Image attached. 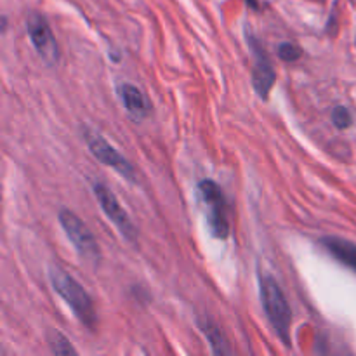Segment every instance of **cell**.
Masks as SVG:
<instances>
[{
    "instance_id": "15",
    "label": "cell",
    "mask_w": 356,
    "mask_h": 356,
    "mask_svg": "<svg viewBox=\"0 0 356 356\" xmlns=\"http://www.w3.org/2000/svg\"><path fill=\"white\" fill-rule=\"evenodd\" d=\"M332 122L337 129H348L351 125V122H353V118H351V113L348 108L336 106L332 110Z\"/></svg>"
},
{
    "instance_id": "13",
    "label": "cell",
    "mask_w": 356,
    "mask_h": 356,
    "mask_svg": "<svg viewBox=\"0 0 356 356\" xmlns=\"http://www.w3.org/2000/svg\"><path fill=\"white\" fill-rule=\"evenodd\" d=\"M49 348H51L52 353L58 356L76 355V350L72 346V343H70L61 332H58V330H51V332H49Z\"/></svg>"
},
{
    "instance_id": "9",
    "label": "cell",
    "mask_w": 356,
    "mask_h": 356,
    "mask_svg": "<svg viewBox=\"0 0 356 356\" xmlns=\"http://www.w3.org/2000/svg\"><path fill=\"white\" fill-rule=\"evenodd\" d=\"M320 243L334 259H337L341 264H344L356 273V243L341 238V236H323Z\"/></svg>"
},
{
    "instance_id": "2",
    "label": "cell",
    "mask_w": 356,
    "mask_h": 356,
    "mask_svg": "<svg viewBox=\"0 0 356 356\" xmlns=\"http://www.w3.org/2000/svg\"><path fill=\"white\" fill-rule=\"evenodd\" d=\"M259 294L268 320L285 346H291L292 312L280 285L271 275H259Z\"/></svg>"
},
{
    "instance_id": "4",
    "label": "cell",
    "mask_w": 356,
    "mask_h": 356,
    "mask_svg": "<svg viewBox=\"0 0 356 356\" xmlns=\"http://www.w3.org/2000/svg\"><path fill=\"white\" fill-rule=\"evenodd\" d=\"M82 136L83 139H86L87 146H89L90 153H92L101 163L115 169L122 177H125V179L131 181V183H136L134 167H132L131 163L127 162V159H125L117 148H113L99 132L92 131V129L89 127H82Z\"/></svg>"
},
{
    "instance_id": "12",
    "label": "cell",
    "mask_w": 356,
    "mask_h": 356,
    "mask_svg": "<svg viewBox=\"0 0 356 356\" xmlns=\"http://www.w3.org/2000/svg\"><path fill=\"white\" fill-rule=\"evenodd\" d=\"M198 191H200L202 200H204L209 207H212V205H226L222 190L219 188L218 183H214V181H200V183H198Z\"/></svg>"
},
{
    "instance_id": "14",
    "label": "cell",
    "mask_w": 356,
    "mask_h": 356,
    "mask_svg": "<svg viewBox=\"0 0 356 356\" xmlns=\"http://www.w3.org/2000/svg\"><path fill=\"white\" fill-rule=\"evenodd\" d=\"M302 56V49L298 44H292V42H284V44L278 45V58L285 63H294L298 61Z\"/></svg>"
},
{
    "instance_id": "11",
    "label": "cell",
    "mask_w": 356,
    "mask_h": 356,
    "mask_svg": "<svg viewBox=\"0 0 356 356\" xmlns=\"http://www.w3.org/2000/svg\"><path fill=\"white\" fill-rule=\"evenodd\" d=\"M225 207L226 205H212V207H209L211 211H209L207 222L211 233L216 238H228L229 235V222L228 218H226Z\"/></svg>"
},
{
    "instance_id": "5",
    "label": "cell",
    "mask_w": 356,
    "mask_h": 356,
    "mask_svg": "<svg viewBox=\"0 0 356 356\" xmlns=\"http://www.w3.org/2000/svg\"><path fill=\"white\" fill-rule=\"evenodd\" d=\"M26 31L30 35L31 44L37 49L38 56L49 66H54L59 59V49L47 19L40 13H35L33 10V13L26 16Z\"/></svg>"
},
{
    "instance_id": "7",
    "label": "cell",
    "mask_w": 356,
    "mask_h": 356,
    "mask_svg": "<svg viewBox=\"0 0 356 356\" xmlns=\"http://www.w3.org/2000/svg\"><path fill=\"white\" fill-rule=\"evenodd\" d=\"M249 44L252 45V49H254L252 86L261 99H268V96H270V90L273 89L275 82H277V73H275L270 59H268V56L264 54V51L261 49V45L257 44L256 38L249 37Z\"/></svg>"
},
{
    "instance_id": "6",
    "label": "cell",
    "mask_w": 356,
    "mask_h": 356,
    "mask_svg": "<svg viewBox=\"0 0 356 356\" xmlns=\"http://www.w3.org/2000/svg\"><path fill=\"white\" fill-rule=\"evenodd\" d=\"M94 195H96L103 212L108 216V219L117 226V229L122 233V236L131 240V242H136V240H138V229H136L134 222L131 221L127 212L122 209L120 202L117 200V197H115V195L101 183L94 184Z\"/></svg>"
},
{
    "instance_id": "8",
    "label": "cell",
    "mask_w": 356,
    "mask_h": 356,
    "mask_svg": "<svg viewBox=\"0 0 356 356\" xmlns=\"http://www.w3.org/2000/svg\"><path fill=\"white\" fill-rule=\"evenodd\" d=\"M118 97H120L122 104L125 106V110L132 115L134 118H145L148 117L152 106H149L148 97L143 94V90L139 87L132 86L129 82H120L117 86Z\"/></svg>"
},
{
    "instance_id": "1",
    "label": "cell",
    "mask_w": 356,
    "mask_h": 356,
    "mask_svg": "<svg viewBox=\"0 0 356 356\" xmlns=\"http://www.w3.org/2000/svg\"><path fill=\"white\" fill-rule=\"evenodd\" d=\"M49 280H51V285L52 289H54L56 294H59L65 299V302L72 308V312L75 313V316L80 320V323H83V325L90 330L96 329V309H94L92 299L87 294L86 289H83L75 278L70 277L66 271H63L61 268L58 266L49 268Z\"/></svg>"
},
{
    "instance_id": "10",
    "label": "cell",
    "mask_w": 356,
    "mask_h": 356,
    "mask_svg": "<svg viewBox=\"0 0 356 356\" xmlns=\"http://www.w3.org/2000/svg\"><path fill=\"white\" fill-rule=\"evenodd\" d=\"M198 327H200V330L205 334V337H207L209 343H211L212 353H216V355H229V353H232V348L228 346L225 336L221 334L219 327L214 325V322H211L209 318L207 320H198Z\"/></svg>"
},
{
    "instance_id": "3",
    "label": "cell",
    "mask_w": 356,
    "mask_h": 356,
    "mask_svg": "<svg viewBox=\"0 0 356 356\" xmlns=\"http://www.w3.org/2000/svg\"><path fill=\"white\" fill-rule=\"evenodd\" d=\"M59 222H61L63 229H65L66 236L70 238V242L73 243L75 250L79 252V256L83 261L90 263L92 266H96L97 261H99L101 252L99 247H97L96 238L90 233V229L87 228L86 222L80 218H76L75 212L68 211V209H61L59 211Z\"/></svg>"
}]
</instances>
